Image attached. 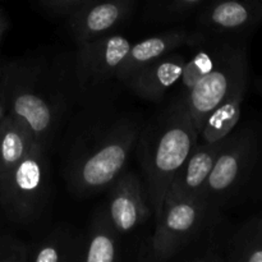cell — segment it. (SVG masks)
Segmentation results:
<instances>
[{
  "mask_svg": "<svg viewBox=\"0 0 262 262\" xmlns=\"http://www.w3.org/2000/svg\"><path fill=\"white\" fill-rule=\"evenodd\" d=\"M82 243L77 242L68 233H55L36 245H28L27 261L68 262L81 258Z\"/></svg>",
  "mask_w": 262,
  "mask_h": 262,
  "instance_id": "d6986e66",
  "label": "cell"
},
{
  "mask_svg": "<svg viewBox=\"0 0 262 262\" xmlns=\"http://www.w3.org/2000/svg\"><path fill=\"white\" fill-rule=\"evenodd\" d=\"M199 142L191 114L179 97L146 128L142 140V166L147 199L155 219L160 215L171 181Z\"/></svg>",
  "mask_w": 262,
  "mask_h": 262,
  "instance_id": "6da1fadb",
  "label": "cell"
},
{
  "mask_svg": "<svg viewBox=\"0 0 262 262\" xmlns=\"http://www.w3.org/2000/svg\"><path fill=\"white\" fill-rule=\"evenodd\" d=\"M50 187L46 145L35 142L30 152L0 178V204L15 223H31L41 214Z\"/></svg>",
  "mask_w": 262,
  "mask_h": 262,
  "instance_id": "3957f363",
  "label": "cell"
},
{
  "mask_svg": "<svg viewBox=\"0 0 262 262\" xmlns=\"http://www.w3.org/2000/svg\"><path fill=\"white\" fill-rule=\"evenodd\" d=\"M209 210L202 199L182 197L168 192L150 242V258L168 261L173 258L199 233Z\"/></svg>",
  "mask_w": 262,
  "mask_h": 262,
  "instance_id": "277c9868",
  "label": "cell"
},
{
  "mask_svg": "<svg viewBox=\"0 0 262 262\" xmlns=\"http://www.w3.org/2000/svg\"><path fill=\"white\" fill-rule=\"evenodd\" d=\"M204 2L205 0H170V5L173 9L178 12H184V10H191L199 7Z\"/></svg>",
  "mask_w": 262,
  "mask_h": 262,
  "instance_id": "603a6c76",
  "label": "cell"
},
{
  "mask_svg": "<svg viewBox=\"0 0 262 262\" xmlns=\"http://www.w3.org/2000/svg\"><path fill=\"white\" fill-rule=\"evenodd\" d=\"M35 140L32 130L19 118L8 113L0 135V178L9 173L31 151Z\"/></svg>",
  "mask_w": 262,
  "mask_h": 262,
  "instance_id": "e0dca14e",
  "label": "cell"
},
{
  "mask_svg": "<svg viewBox=\"0 0 262 262\" xmlns=\"http://www.w3.org/2000/svg\"><path fill=\"white\" fill-rule=\"evenodd\" d=\"M233 45H223L219 48L206 49L194 54L189 60H186L182 71L181 78L178 81V87L181 90L182 97L197 83L201 78H204L207 73L215 68L217 63L224 58L225 54L230 50Z\"/></svg>",
  "mask_w": 262,
  "mask_h": 262,
  "instance_id": "ffe728a7",
  "label": "cell"
},
{
  "mask_svg": "<svg viewBox=\"0 0 262 262\" xmlns=\"http://www.w3.org/2000/svg\"><path fill=\"white\" fill-rule=\"evenodd\" d=\"M46 8L58 13H69L86 0H40Z\"/></svg>",
  "mask_w": 262,
  "mask_h": 262,
  "instance_id": "7402d4cb",
  "label": "cell"
},
{
  "mask_svg": "<svg viewBox=\"0 0 262 262\" xmlns=\"http://www.w3.org/2000/svg\"><path fill=\"white\" fill-rule=\"evenodd\" d=\"M2 76H3V68L2 66H0V83H2Z\"/></svg>",
  "mask_w": 262,
  "mask_h": 262,
  "instance_id": "4316f807",
  "label": "cell"
},
{
  "mask_svg": "<svg viewBox=\"0 0 262 262\" xmlns=\"http://www.w3.org/2000/svg\"><path fill=\"white\" fill-rule=\"evenodd\" d=\"M2 125H3V120H0V135H2Z\"/></svg>",
  "mask_w": 262,
  "mask_h": 262,
  "instance_id": "83f0119b",
  "label": "cell"
},
{
  "mask_svg": "<svg viewBox=\"0 0 262 262\" xmlns=\"http://www.w3.org/2000/svg\"><path fill=\"white\" fill-rule=\"evenodd\" d=\"M247 89V81L238 83L233 91L207 114L197 130L199 142L211 143L228 137L241 118V106Z\"/></svg>",
  "mask_w": 262,
  "mask_h": 262,
  "instance_id": "9a60e30c",
  "label": "cell"
},
{
  "mask_svg": "<svg viewBox=\"0 0 262 262\" xmlns=\"http://www.w3.org/2000/svg\"><path fill=\"white\" fill-rule=\"evenodd\" d=\"M199 40V36L183 30L168 31L143 38L140 42L130 45L129 51L120 64L115 77L127 83L133 76L146 68L148 64L173 53L176 49L184 45H193Z\"/></svg>",
  "mask_w": 262,
  "mask_h": 262,
  "instance_id": "8fae6325",
  "label": "cell"
},
{
  "mask_svg": "<svg viewBox=\"0 0 262 262\" xmlns=\"http://www.w3.org/2000/svg\"><path fill=\"white\" fill-rule=\"evenodd\" d=\"M28 245L9 235H0V262H27Z\"/></svg>",
  "mask_w": 262,
  "mask_h": 262,
  "instance_id": "44dd1931",
  "label": "cell"
},
{
  "mask_svg": "<svg viewBox=\"0 0 262 262\" xmlns=\"http://www.w3.org/2000/svg\"><path fill=\"white\" fill-rule=\"evenodd\" d=\"M256 87H257L258 91L262 94V78H257L256 79Z\"/></svg>",
  "mask_w": 262,
  "mask_h": 262,
  "instance_id": "484cf974",
  "label": "cell"
},
{
  "mask_svg": "<svg viewBox=\"0 0 262 262\" xmlns=\"http://www.w3.org/2000/svg\"><path fill=\"white\" fill-rule=\"evenodd\" d=\"M227 140L228 137L211 143L197 142L187 160L174 176L168 192L177 196L205 200V186Z\"/></svg>",
  "mask_w": 262,
  "mask_h": 262,
  "instance_id": "7c38bea8",
  "label": "cell"
},
{
  "mask_svg": "<svg viewBox=\"0 0 262 262\" xmlns=\"http://www.w3.org/2000/svg\"><path fill=\"white\" fill-rule=\"evenodd\" d=\"M132 0H86L71 12V30L78 43L107 35L125 18Z\"/></svg>",
  "mask_w": 262,
  "mask_h": 262,
  "instance_id": "30bf717a",
  "label": "cell"
},
{
  "mask_svg": "<svg viewBox=\"0 0 262 262\" xmlns=\"http://www.w3.org/2000/svg\"><path fill=\"white\" fill-rule=\"evenodd\" d=\"M186 58L179 54H168L148 64L127 82L128 86L142 99L158 102L178 83Z\"/></svg>",
  "mask_w": 262,
  "mask_h": 262,
  "instance_id": "5bb4252c",
  "label": "cell"
},
{
  "mask_svg": "<svg viewBox=\"0 0 262 262\" xmlns=\"http://www.w3.org/2000/svg\"><path fill=\"white\" fill-rule=\"evenodd\" d=\"M257 138L251 130L228 136L224 147L214 164L204 191L207 204L232 193L246 178L255 164Z\"/></svg>",
  "mask_w": 262,
  "mask_h": 262,
  "instance_id": "8992f818",
  "label": "cell"
},
{
  "mask_svg": "<svg viewBox=\"0 0 262 262\" xmlns=\"http://www.w3.org/2000/svg\"><path fill=\"white\" fill-rule=\"evenodd\" d=\"M7 28H8L7 19H5L4 15L0 13V41H2V37H3V35H4V32H5V30H7Z\"/></svg>",
  "mask_w": 262,
  "mask_h": 262,
  "instance_id": "cb8c5ba5",
  "label": "cell"
},
{
  "mask_svg": "<svg viewBox=\"0 0 262 262\" xmlns=\"http://www.w3.org/2000/svg\"><path fill=\"white\" fill-rule=\"evenodd\" d=\"M8 114L7 105H5V101L3 100V97L0 96V120H3L5 118V115Z\"/></svg>",
  "mask_w": 262,
  "mask_h": 262,
  "instance_id": "d4e9b609",
  "label": "cell"
},
{
  "mask_svg": "<svg viewBox=\"0 0 262 262\" xmlns=\"http://www.w3.org/2000/svg\"><path fill=\"white\" fill-rule=\"evenodd\" d=\"M138 136L132 122H119L78 159L71 171V188L81 196L107 188L124 171Z\"/></svg>",
  "mask_w": 262,
  "mask_h": 262,
  "instance_id": "7a4b0ae2",
  "label": "cell"
},
{
  "mask_svg": "<svg viewBox=\"0 0 262 262\" xmlns=\"http://www.w3.org/2000/svg\"><path fill=\"white\" fill-rule=\"evenodd\" d=\"M122 35H105L79 45L78 73L83 83H99L115 76L130 49Z\"/></svg>",
  "mask_w": 262,
  "mask_h": 262,
  "instance_id": "9c48e42d",
  "label": "cell"
},
{
  "mask_svg": "<svg viewBox=\"0 0 262 262\" xmlns=\"http://www.w3.org/2000/svg\"><path fill=\"white\" fill-rule=\"evenodd\" d=\"M247 78L248 63L246 49L233 45L215 68L182 97L197 130L207 114L217 106L238 83L247 81Z\"/></svg>",
  "mask_w": 262,
  "mask_h": 262,
  "instance_id": "5b68a950",
  "label": "cell"
},
{
  "mask_svg": "<svg viewBox=\"0 0 262 262\" xmlns=\"http://www.w3.org/2000/svg\"><path fill=\"white\" fill-rule=\"evenodd\" d=\"M110 196L105 205L113 225L119 234H127L148 219L151 209L147 193L136 174L123 171L112 184Z\"/></svg>",
  "mask_w": 262,
  "mask_h": 262,
  "instance_id": "ba28073f",
  "label": "cell"
},
{
  "mask_svg": "<svg viewBox=\"0 0 262 262\" xmlns=\"http://www.w3.org/2000/svg\"><path fill=\"white\" fill-rule=\"evenodd\" d=\"M119 233L113 225L106 206H101L92 217L79 260L86 262H114L119 258Z\"/></svg>",
  "mask_w": 262,
  "mask_h": 262,
  "instance_id": "2e32d148",
  "label": "cell"
},
{
  "mask_svg": "<svg viewBox=\"0 0 262 262\" xmlns=\"http://www.w3.org/2000/svg\"><path fill=\"white\" fill-rule=\"evenodd\" d=\"M0 89L8 113L23 120L32 130L35 140L46 145L58 122V110L50 100L32 84L19 81L13 72L3 71Z\"/></svg>",
  "mask_w": 262,
  "mask_h": 262,
  "instance_id": "52a82bcc",
  "label": "cell"
},
{
  "mask_svg": "<svg viewBox=\"0 0 262 262\" xmlns=\"http://www.w3.org/2000/svg\"><path fill=\"white\" fill-rule=\"evenodd\" d=\"M201 22L212 32H245L262 22V0H215L202 13Z\"/></svg>",
  "mask_w": 262,
  "mask_h": 262,
  "instance_id": "4fadbf2b",
  "label": "cell"
},
{
  "mask_svg": "<svg viewBox=\"0 0 262 262\" xmlns=\"http://www.w3.org/2000/svg\"><path fill=\"white\" fill-rule=\"evenodd\" d=\"M225 260L262 262V215L248 219L232 235Z\"/></svg>",
  "mask_w": 262,
  "mask_h": 262,
  "instance_id": "ac0fdd59",
  "label": "cell"
}]
</instances>
